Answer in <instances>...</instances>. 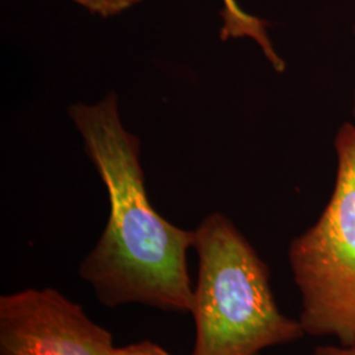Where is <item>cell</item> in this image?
I'll return each instance as SVG.
<instances>
[{
    "label": "cell",
    "instance_id": "ba28073f",
    "mask_svg": "<svg viewBox=\"0 0 355 355\" xmlns=\"http://www.w3.org/2000/svg\"><path fill=\"white\" fill-rule=\"evenodd\" d=\"M311 355H355V345L352 346H318Z\"/></svg>",
    "mask_w": 355,
    "mask_h": 355
},
{
    "label": "cell",
    "instance_id": "6da1fadb",
    "mask_svg": "<svg viewBox=\"0 0 355 355\" xmlns=\"http://www.w3.org/2000/svg\"><path fill=\"white\" fill-rule=\"evenodd\" d=\"M70 116L111 203L101 240L79 266L80 278L108 308L141 304L191 313L187 252L195 233L170 224L153 208L139 162L140 142L121 125L116 96L111 94L96 105L76 104Z\"/></svg>",
    "mask_w": 355,
    "mask_h": 355
},
{
    "label": "cell",
    "instance_id": "277c9868",
    "mask_svg": "<svg viewBox=\"0 0 355 355\" xmlns=\"http://www.w3.org/2000/svg\"><path fill=\"white\" fill-rule=\"evenodd\" d=\"M114 347L108 330L54 288L0 297V355H112Z\"/></svg>",
    "mask_w": 355,
    "mask_h": 355
},
{
    "label": "cell",
    "instance_id": "7a4b0ae2",
    "mask_svg": "<svg viewBox=\"0 0 355 355\" xmlns=\"http://www.w3.org/2000/svg\"><path fill=\"white\" fill-rule=\"evenodd\" d=\"M193 233L199 272L191 355H261L304 337L299 320L277 304L266 263L228 217L208 216Z\"/></svg>",
    "mask_w": 355,
    "mask_h": 355
},
{
    "label": "cell",
    "instance_id": "8992f818",
    "mask_svg": "<svg viewBox=\"0 0 355 355\" xmlns=\"http://www.w3.org/2000/svg\"><path fill=\"white\" fill-rule=\"evenodd\" d=\"M78 4L83 6L91 12L101 15L103 17L114 16L125 11L129 7L140 3L142 0H74Z\"/></svg>",
    "mask_w": 355,
    "mask_h": 355
},
{
    "label": "cell",
    "instance_id": "3957f363",
    "mask_svg": "<svg viewBox=\"0 0 355 355\" xmlns=\"http://www.w3.org/2000/svg\"><path fill=\"white\" fill-rule=\"evenodd\" d=\"M334 189L318 221L288 249L300 292L299 322L305 334L355 345V125L345 123L334 139Z\"/></svg>",
    "mask_w": 355,
    "mask_h": 355
},
{
    "label": "cell",
    "instance_id": "52a82bcc",
    "mask_svg": "<svg viewBox=\"0 0 355 355\" xmlns=\"http://www.w3.org/2000/svg\"><path fill=\"white\" fill-rule=\"evenodd\" d=\"M112 355H173L157 343L150 341L129 343L123 347H114Z\"/></svg>",
    "mask_w": 355,
    "mask_h": 355
},
{
    "label": "cell",
    "instance_id": "5b68a950",
    "mask_svg": "<svg viewBox=\"0 0 355 355\" xmlns=\"http://www.w3.org/2000/svg\"><path fill=\"white\" fill-rule=\"evenodd\" d=\"M223 1H224L223 33L228 36H240L249 32L255 24V17L243 12L236 0H223Z\"/></svg>",
    "mask_w": 355,
    "mask_h": 355
},
{
    "label": "cell",
    "instance_id": "9c48e42d",
    "mask_svg": "<svg viewBox=\"0 0 355 355\" xmlns=\"http://www.w3.org/2000/svg\"><path fill=\"white\" fill-rule=\"evenodd\" d=\"M354 35H355V28H354ZM353 117H354V124L355 125V92H354V103H353Z\"/></svg>",
    "mask_w": 355,
    "mask_h": 355
}]
</instances>
